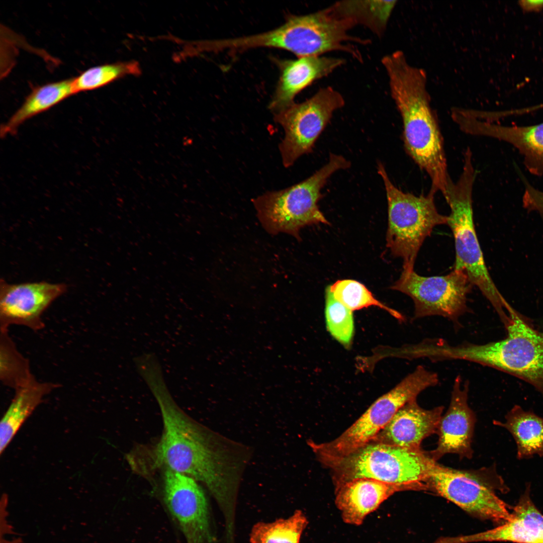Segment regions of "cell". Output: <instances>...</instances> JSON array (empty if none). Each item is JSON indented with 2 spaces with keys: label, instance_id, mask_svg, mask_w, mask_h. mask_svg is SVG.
<instances>
[{
  "label": "cell",
  "instance_id": "29",
  "mask_svg": "<svg viewBox=\"0 0 543 543\" xmlns=\"http://www.w3.org/2000/svg\"><path fill=\"white\" fill-rule=\"evenodd\" d=\"M523 181L525 186L522 197L523 207L529 211L543 213V192L535 189L527 181Z\"/></svg>",
  "mask_w": 543,
  "mask_h": 543
},
{
  "label": "cell",
  "instance_id": "6",
  "mask_svg": "<svg viewBox=\"0 0 543 543\" xmlns=\"http://www.w3.org/2000/svg\"><path fill=\"white\" fill-rule=\"evenodd\" d=\"M436 462L428 452L371 442L328 467L336 484L357 478H369L403 487L428 490L429 472Z\"/></svg>",
  "mask_w": 543,
  "mask_h": 543
},
{
  "label": "cell",
  "instance_id": "28",
  "mask_svg": "<svg viewBox=\"0 0 543 543\" xmlns=\"http://www.w3.org/2000/svg\"><path fill=\"white\" fill-rule=\"evenodd\" d=\"M325 315L330 334L343 346L349 347L354 329L352 311L335 298L328 286L325 290Z\"/></svg>",
  "mask_w": 543,
  "mask_h": 543
},
{
  "label": "cell",
  "instance_id": "15",
  "mask_svg": "<svg viewBox=\"0 0 543 543\" xmlns=\"http://www.w3.org/2000/svg\"><path fill=\"white\" fill-rule=\"evenodd\" d=\"M469 383L457 376L454 381L449 408L441 416L437 433V447L428 452L437 461L446 454H455L461 458L471 459V443L475 423V415L468 403Z\"/></svg>",
  "mask_w": 543,
  "mask_h": 543
},
{
  "label": "cell",
  "instance_id": "19",
  "mask_svg": "<svg viewBox=\"0 0 543 543\" xmlns=\"http://www.w3.org/2000/svg\"><path fill=\"white\" fill-rule=\"evenodd\" d=\"M404 490L401 486L374 479H354L336 485L335 502L344 522L359 525L389 497Z\"/></svg>",
  "mask_w": 543,
  "mask_h": 543
},
{
  "label": "cell",
  "instance_id": "21",
  "mask_svg": "<svg viewBox=\"0 0 543 543\" xmlns=\"http://www.w3.org/2000/svg\"><path fill=\"white\" fill-rule=\"evenodd\" d=\"M72 80L73 78L65 79L33 88L20 107L2 126L1 136L14 134L27 120L74 95Z\"/></svg>",
  "mask_w": 543,
  "mask_h": 543
},
{
  "label": "cell",
  "instance_id": "22",
  "mask_svg": "<svg viewBox=\"0 0 543 543\" xmlns=\"http://www.w3.org/2000/svg\"><path fill=\"white\" fill-rule=\"evenodd\" d=\"M494 424L507 429L517 445L518 459H527L537 455L543 457V418L532 411L515 405L506 415L504 422Z\"/></svg>",
  "mask_w": 543,
  "mask_h": 543
},
{
  "label": "cell",
  "instance_id": "23",
  "mask_svg": "<svg viewBox=\"0 0 543 543\" xmlns=\"http://www.w3.org/2000/svg\"><path fill=\"white\" fill-rule=\"evenodd\" d=\"M397 1H343L331 6L339 16L360 24L381 37L394 9Z\"/></svg>",
  "mask_w": 543,
  "mask_h": 543
},
{
  "label": "cell",
  "instance_id": "7",
  "mask_svg": "<svg viewBox=\"0 0 543 543\" xmlns=\"http://www.w3.org/2000/svg\"><path fill=\"white\" fill-rule=\"evenodd\" d=\"M437 383L433 372L418 366L395 387L377 399L338 437L327 442H310V445L321 461L328 466L373 441L400 409Z\"/></svg>",
  "mask_w": 543,
  "mask_h": 543
},
{
  "label": "cell",
  "instance_id": "20",
  "mask_svg": "<svg viewBox=\"0 0 543 543\" xmlns=\"http://www.w3.org/2000/svg\"><path fill=\"white\" fill-rule=\"evenodd\" d=\"M59 387L57 384L40 382L35 378L25 386L15 390L14 396L1 421V455L23 424L44 399Z\"/></svg>",
  "mask_w": 543,
  "mask_h": 543
},
{
  "label": "cell",
  "instance_id": "14",
  "mask_svg": "<svg viewBox=\"0 0 543 543\" xmlns=\"http://www.w3.org/2000/svg\"><path fill=\"white\" fill-rule=\"evenodd\" d=\"M451 117L463 132L494 138L513 145L522 155L531 174L543 175V123L529 126H504L478 119L468 109L455 108Z\"/></svg>",
  "mask_w": 543,
  "mask_h": 543
},
{
  "label": "cell",
  "instance_id": "9",
  "mask_svg": "<svg viewBox=\"0 0 543 543\" xmlns=\"http://www.w3.org/2000/svg\"><path fill=\"white\" fill-rule=\"evenodd\" d=\"M427 486L428 490L478 517L504 522L511 517L506 504L495 494L494 489H503L505 484L494 467L477 473L454 469L435 462Z\"/></svg>",
  "mask_w": 543,
  "mask_h": 543
},
{
  "label": "cell",
  "instance_id": "3",
  "mask_svg": "<svg viewBox=\"0 0 543 543\" xmlns=\"http://www.w3.org/2000/svg\"><path fill=\"white\" fill-rule=\"evenodd\" d=\"M476 172L472 153L466 150L462 172L457 182L451 179L443 195L450 213L447 225L454 236L456 259L454 269L463 271L474 286L492 304L501 318L510 305L493 282L486 267L473 220L472 191Z\"/></svg>",
  "mask_w": 543,
  "mask_h": 543
},
{
  "label": "cell",
  "instance_id": "5",
  "mask_svg": "<svg viewBox=\"0 0 543 543\" xmlns=\"http://www.w3.org/2000/svg\"><path fill=\"white\" fill-rule=\"evenodd\" d=\"M350 162L330 153L328 162L306 179L288 188L266 192L252 201L257 218L269 234L287 233L297 239L299 231L308 225L329 222L319 210L321 190L335 172L346 169Z\"/></svg>",
  "mask_w": 543,
  "mask_h": 543
},
{
  "label": "cell",
  "instance_id": "30",
  "mask_svg": "<svg viewBox=\"0 0 543 543\" xmlns=\"http://www.w3.org/2000/svg\"><path fill=\"white\" fill-rule=\"evenodd\" d=\"M519 4L526 11H538L543 9V1H521Z\"/></svg>",
  "mask_w": 543,
  "mask_h": 543
},
{
  "label": "cell",
  "instance_id": "17",
  "mask_svg": "<svg viewBox=\"0 0 543 543\" xmlns=\"http://www.w3.org/2000/svg\"><path fill=\"white\" fill-rule=\"evenodd\" d=\"M529 491L530 484H527L511 518L501 525L474 534L439 538L436 543L496 541L543 543V515L531 500Z\"/></svg>",
  "mask_w": 543,
  "mask_h": 543
},
{
  "label": "cell",
  "instance_id": "18",
  "mask_svg": "<svg viewBox=\"0 0 543 543\" xmlns=\"http://www.w3.org/2000/svg\"><path fill=\"white\" fill-rule=\"evenodd\" d=\"M443 406L421 408L416 399L403 406L372 442L410 449H420L422 441L437 433Z\"/></svg>",
  "mask_w": 543,
  "mask_h": 543
},
{
  "label": "cell",
  "instance_id": "1",
  "mask_svg": "<svg viewBox=\"0 0 543 543\" xmlns=\"http://www.w3.org/2000/svg\"><path fill=\"white\" fill-rule=\"evenodd\" d=\"M147 386L161 412L163 431L159 441L146 453L149 467L183 474L202 483L215 500L224 524H235L241 471L247 460L244 446L200 424L179 407L164 378H152Z\"/></svg>",
  "mask_w": 543,
  "mask_h": 543
},
{
  "label": "cell",
  "instance_id": "11",
  "mask_svg": "<svg viewBox=\"0 0 543 543\" xmlns=\"http://www.w3.org/2000/svg\"><path fill=\"white\" fill-rule=\"evenodd\" d=\"M344 104L342 95L328 86L320 88L306 101L294 103L275 114V121L285 132L279 147L285 167L291 166L300 156L312 152L333 113Z\"/></svg>",
  "mask_w": 543,
  "mask_h": 543
},
{
  "label": "cell",
  "instance_id": "2",
  "mask_svg": "<svg viewBox=\"0 0 543 543\" xmlns=\"http://www.w3.org/2000/svg\"><path fill=\"white\" fill-rule=\"evenodd\" d=\"M382 63L403 122L407 153L428 174L430 191L443 195L449 180L443 141L427 89L425 71L409 63L400 50L385 56Z\"/></svg>",
  "mask_w": 543,
  "mask_h": 543
},
{
  "label": "cell",
  "instance_id": "27",
  "mask_svg": "<svg viewBox=\"0 0 543 543\" xmlns=\"http://www.w3.org/2000/svg\"><path fill=\"white\" fill-rule=\"evenodd\" d=\"M328 287L335 298L352 311L375 306L386 311L398 320L404 319L400 313L378 300L364 284L358 281L350 279L338 280Z\"/></svg>",
  "mask_w": 543,
  "mask_h": 543
},
{
  "label": "cell",
  "instance_id": "24",
  "mask_svg": "<svg viewBox=\"0 0 543 543\" xmlns=\"http://www.w3.org/2000/svg\"><path fill=\"white\" fill-rule=\"evenodd\" d=\"M36 378L30 362L18 350L9 330H0V379L6 386L16 390Z\"/></svg>",
  "mask_w": 543,
  "mask_h": 543
},
{
  "label": "cell",
  "instance_id": "4",
  "mask_svg": "<svg viewBox=\"0 0 543 543\" xmlns=\"http://www.w3.org/2000/svg\"><path fill=\"white\" fill-rule=\"evenodd\" d=\"M507 336L483 344L464 343L442 347V358L469 360L513 375L543 395V332L530 326L512 309Z\"/></svg>",
  "mask_w": 543,
  "mask_h": 543
},
{
  "label": "cell",
  "instance_id": "31",
  "mask_svg": "<svg viewBox=\"0 0 543 543\" xmlns=\"http://www.w3.org/2000/svg\"><path fill=\"white\" fill-rule=\"evenodd\" d=\"M1 543H24L20 538H16L13 539H7L6 536H1Z\"/></svg>",
  "mask_w": 543,
  "mask_h": 543
},
{
  "label": "cell",
  "instance_id": "8",
  "mask_svg": "<svg viewBox=\"0 0 543 543\" xmlns=\"http://www.w3.org/2000/svg\"><path fill=\"white\" fill-rule=\"evenodd\" d=\"M377 170L383 179L388 202L387 247L394 256L403 260V270H413L424 241L435 226L447 225L448 216L438 212L434 192L429 191L427 195L420 196L405 193L393 184L381 162H378Z\"/></svg>",
  "mask_w": 543,
  "mask_h": 543
},
{
  "label": "cell",
  "instance_id": "10",
  "mask_svg": "<svg viewBox=\"0 0 543 543\" xmlns=\"http://www.w3.org/2000/svg\"><path fill=\"white\" fill-rule=\"evenodd\" d=\"M159 499L186 543H220L206 494L192 477L163 470Z\"/></svg>",
  "mask_w": 543,
  "mask_h": 543
},
{
  "label": "cell",
  "instance_id": "13",
  "mask_svg": "<svg viewBox=\"0 0 543 543\" xmlns=\"http://www.w3.org/2000/svg\"><path fill=\"white\" fill-rule=\"evenodd\" d=\"M67 290L64 283L46 282L8 283L0 282V330L11 325L26 327L33 331L42 329V315L49 306Z\"/></svg>",
  "mask_w": 543,
  "mask_h": 543
},
{
  "label": "cell",
  "instance_id": "26",
  "mask_svg": "<svg viewBox=\"0 0 543 543\" xmlns=\"http://www.w3.org/2000/svg\"><path fill=\"white\" fill-rule=\"evenodd\" d=\"M141 73L139 63L136 61L105 64L89 67L73 77L72 85L75 95L94 90L105 86L127 75Z\"/></svg>",
  "mask_w": 543,
  "mask_h": 543
},
{
  "label": "cell",
  "instance_id": "16",
  "mask_svg": "<svg viewBox=\"0 0 543 543\" xmlns=\"http://www.w3.org/2000/svg\"><path fill=\"white\" fill-rule=\"evenodd\" d=\"M345 62L343 58L321 56L281 61L280 77L269 109L275 114L289 108L295 103L294 98L302 90Z\"/></svg>",
  "mask_w": 543,
  "mask_h": 543
},
{
  "label": "cell",
  "instance_id": "25",
  "mask_svg": "<svg viewBox=\"0 0 543 543\" xmlns=\"http://www.w3.org/2000/svg\"><path fill=\"white\" fill-rule=\"evenodd\" d=\"M307 524L303 512L297 510L286 519L256 523L251 529L249 540L251 543H299Z\"/></svg>",
  "mask_w": 543,
  "mask_h": 543
},
{
  "label": "cell",
  "instance_id": "12",
  "mask_svg": "<svg viewBox=\"0 0 543 543\" xmlns=\"http://www.w3.org/2000/svg\"><path fill=\"white\" fill-rule=\"evenodd\" d=\"M473 286L461 270L454 269L446 275L430 277L421 276L414 270H403L391 289L412 299L413 319L440 316L459 327V319L469 311L467 297Z\"/></svg>",
  "mask_w": 543,
  "mask_h": 543
}]
</instances>
